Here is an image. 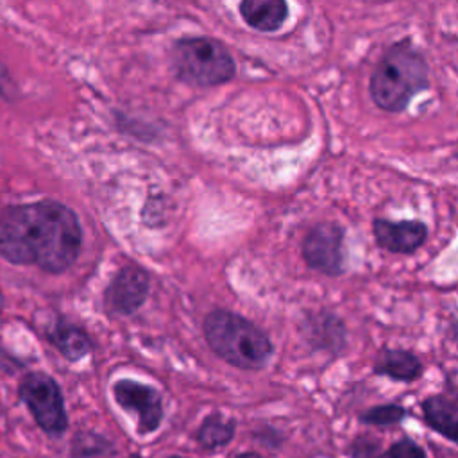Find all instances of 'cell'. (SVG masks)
<instances>
[{"instance_id": "obj_13", "label": "cell", "mask_w": 458, "mask_h": 458, "mask_svg": "<svg viewBox=\"0 0 458 458\" xmlns=\"http://www.w3.org/2000/svg\"><path fill=\"white\" fill-rule=\"evenodd\" d=\"M240 14L249 27L259 32H276L288 18V4L286 0H242Z\"/></svg>"}, {"instance_id": "obj_3", "label": "cell", "mask_w": 458, "mask_h": 458, "mask_svg": "<svg viewBox=\"0 0 458 458\" xmlns=\"http://www.w3.org/2000/svg\"><path fill=\"white\" fill-rule=\"evenodd\" d=\"M204 335L209 347L238 369H263L274 354V345L261 327L227 310H213L206 315Z\"/></svg>"}, {"instance_id": "obj_20", "label": "cell", "mask_w": 458, "mask_h": 458, "mask_svg": "<svg viewBox=\"0 0 458 458\" xmlns=\"http://www.w3.org/2000/svg\"><path fill=\"white\" fill-rule=\"evenodd\" d=\"M2 308H4V295H2V292H0V311H2Z\"/></svg>"}, {"instance_id": "obj_11", "label": "cell", "mask_w": 458, "mask_h": 458, "mask_svg": "<svg viewBox=\"0 0 458 458\" xmlns=\"http://www.w3.org/2000/svg\"><path fill=\"white\" fill-rule=\"evenodd\" d=\"M372 370L376 376H385L394 381L411 383L422 376L424 365L419 360V356L408 349L385 347L376 356Z\"/></svg>"}, {"instance_id": "obj_14", "label": "cell", "mask_w": 458, "mask_h": 458, "mask_svg": "<svg viewBox=\"0 0 458 458\" xmlns=\"http://www.w3.org/2000/svg\"><path fill=\"white\" fill-rule=\"evenodd\" d=\"M47 338L70 361H77L91 351L88 333L66 320H57L47 333Z\"/></svg>"}, {"instance_id": "obj_4", "label": "cell", "mask_w": 458, "mask_h": 458, "mask_svg": "<svg viewBox=\"0 0 458 458\" xmlns=\"http://www.w3.org/2000/svg\"><path fill=\"white\" fill-rule=\"evenodd\" d=\"M175 77L191 86H220L236 75V64L224 43L206 36L182 38L172 48Z\"/></svg>"}, {"instance_id": "obj_17", "label": "cell", "mask_w": 458, "mask_h": 458, "mask_svg": "<svg viewBox=\"0 0 458 458\" xmlns=\"http://www.w3.org/2000/svg\"><path fill=\"white\" fill-rule=\"evenodd\" d=\"M377 451H379V447L374 449L367 458H428L426 451L410 437H403V438L395 440L381 453H377Z\"/></svg>"}, {"instance_id": "obj_19", "label": "cell", "mask_w": 458, "mask_h": 458, "mask_svg": "<svg viewBox=\"0 0 458 458\" xmlns=\"http://www.w3.org/2000/svg\"><path fill=\"white\" fill-rule=\"evenodd\" d=\"M236 458H265V456H261V454H258V453H254V451H247V453L236 454Z\"/></svg>"}, {"instance_id": "obj_22", "label": "cell", "mask_w": 458, "mask_h": 458, "mask_svg": "<svg viewBox=\"0 0 458 458\" xmlns=\"http://www.w3.org/2000/svg\"><path fill=\"white\" fill-rule=\"evenodd\" d=\"M170 458H184V456H170Z\"/></svg>"}, {"instance_id": "obj_6", "label": "cell", "mask_w": 458, "mask_h": 458, "mask_svg": "<svg viewBox=\"0 0 458 458\" xmlns=\"http://www.w3.org/2000/svg\"><path fill=\"white\" fill-rule=\"evenodd\" d=\"M306 265L327 277L345 272V229L336 222H318L308 229L301 243Z\"/></svg>"}, {"instance_id": "obj_18", "label": "cell", "mask_w": 458, "mask_h": 458, "mask_svg": "<svg viewBox=\"0 0 458 458\" xmlns=\"http://www.w3.org/2000/svg\"><path fill=\"white\" fill-rule=\"evenodd\" d=\"M447 333H449V336H451V338L458 340V317H454V318L451 320V324H449V329H447Z\"/></svg>"}, {"instance_id": "obj_1", "label": "cell", "mask_w": 458, "mask_h": 458, "mask_svg": "<svg viewBox=\"0 0 458 458\" xmlns=\"http://www.w3.org/2000/svg\"><path fill=\"white\" fill-rule=\"evenodd\" d=\"M82 245L72 208L43 199L0 209V256L14 265H36L48 274L70 268Z\"/></svg>"}, {"instance_id": "obj_2", "label": "cell", "mask_w": 458, "mask_h": 458, "mask_svg": "<svg viewBox=\"0 0 458 458\" xmlns=\"http://www.w3.org/2000/svg\"><path fill=\"white\" fill-rule=\"evenodd\" d=\"M429 86V68L422 54L408 41L386 48L376 64L369 91L374 104L386 113H401L411 98Z\"/></svg>"}, {"instance_id": "obj_8", "label": "cell", "mask_w": 458, "mask_h": 458, "mask_svg": "<svg viewBox=\"0 0 458 458\" xmlns=\"http://www.w3.org/2000/svg\"><path fill=\"white\" fill-rule=\"evenodd\" d=\"M148 288L147 272L136 265H125L113 276L106 288V310L114 315H132L145 302Z\"/></svg>"}, {"instance_id": "obj_12", "label": "cell", "mask_w": 458, "mask_h": 458, "mask_svg": "<svg viewBox=\"0 0 458 458\" xmlns=\"http://www.w3.org/2000/svg\"><path fill=\"white\" fill-rule=\"evenodd\" d=\"M422 417L426 424L458 445V399L445 394H435L422 401Z\"/></svg>"}, {"instance_id": "obj_21", "label": "cell", "mask_w": 458, "mask_h": 458, "mask_svg": "<svg viewBox=\"0 0 458 458\" xmlns=\"http://www.w3.org/2000/svg\"><path fill=\"white\" fill-rule=\"evenodd\" d=\"M127 458H141V456H138V454H132V456H127Z\"/></svg>"}, {"instance_id": "obj_16", "label": "cell", "mask_w": 458, "mask_h": 458, "mask_svg": "<svg viewBox=\"0 0 458 458\" xmlns=\"http://www.w3.org/2000/svg\"><path fill=\"white\" fill-rule=\"evenodd\" d=\"M408 411L404 406L395 403H385V404H374L363 411L358 413V420L370 426H394L399 424L403 419H406Z\"/></svg>"}, {"instance_id": "obj_5", "label": "cell", "mask_w": 458, "mask_h": 458, "mask_svg": "<svg viewBox=\"0 0 458 458\" xmlns=\"http://www.w3.org/2000/svg\"><path fill=\"white\" fill-rule=\"evenodd\" d=\"M20 399L29 408L36 424L52 437L64 433L68 417L57 381L45 372H29L18 386Z\"/></svg>"}, {"instance_id": "obj_9", "label": "cell", "mask_w": 458, "mask_h": 458, "mask_svg": "<svg viewBox=\"0 0 458 458\" xmlns=\"http://www.w3.org/2000/svg\"><path fill=\"white\" fill-rule=\"evenodd\" d=\"M372 234L376 245L392 254H413L417 252L429 236L428 225L415 220H390L376 216L372 220Z\"/></svg>"}, {"instance_id": "obj_15", "label": "cell", "mask_w": 458, "mask_h": 458, "mask_svg": "<svg viewBox=\"0 0 458 458\" xmlns=\"http://www.w3.org/2000/svg\"><path fill=\"white\" fill-rule=\"evenodd\" d=\"M234 428L236 424L233 419H225L224 415H218V413L209 415L197 431V442L209 451L222 447L233 440Z\"/></svg>"}, {"instance_id": "obj_7", "label": "cell", "mask_w": 458, "mask_h": 458, "mask_svg": "<svg viewBox=\"0 0 458 458\" xmlns=\"http://www.w3.org/2000/svg\"><path fill=\"white\" fill-rule=\"evenodd\" d=\"M113 395L123 410L136 413L140 435L154 433L159 428L163 420V401L156 388L140 381L120 379L113 386Z\"/></svg>"}, {"instance_id": "obj_10", "label": "cell", "mask_w": 458, "mask_h": 458, "mask_svg": "<svg viewBox=\"0 0 458 458\" xmlns=\"http://www.w3.org/2000/svg\"><path fill=\"white\" fill-rule=\"evenodd\" d=\"M304 340L315 351L340 354L347 345L345 322L331 310L310 311L302 320Z\"/></svg>"}]
</instances>
